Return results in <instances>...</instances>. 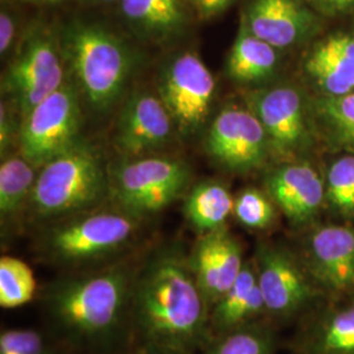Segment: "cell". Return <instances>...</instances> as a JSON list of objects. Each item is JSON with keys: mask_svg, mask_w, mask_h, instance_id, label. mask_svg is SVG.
<instances>
[{"mask_svg": "<svg viewBox=\"0 0 354 354\" xmlns=\"http://www.w3.org/2000/svg\"><path fill=\"white\" fill-rule=\"evenodd\" d=\"M277 64L279 54L276 48L256 37L245 23H241L228 54V76L241 84L261 83L274 75Z\"/></svg>", "mask_w": 354, "mask_h": 354, "instance_id": "obj_21", "label": "cell"}, {"mask_svg": "<svg viewBox=\"0 0 354 354\" xmlns=\"http://www.w3.org/2000/svg\"><path fill=\"white\" fill-rule=\"evenodd\" d=\"M64 66L79 93L96 111L112 106L127 87L134 55L108 29L74 21L59 38Z\"/></svg>", "mask_w": 354, "mask_h": 354, "instance_id": "obj_3", "label": "cell"}, {"mask_svg": "<svg viewBox=\"0 0 354 354\" xmlns=\"http://www.w3.org/2000/svg\"><path fill=\"white\" fill-rule=\"evenodd\" d=\"M64 68L59 41L36 28L26 35L8 64L1 79L3 93L23 118L64 86Z\"/></svg>", "mask_w": 354, "mask_h": 354, "instance_id": "obj_7", "label": "cell"}, {"mask_svg": "<svg viewBox=\"0 0 354 354\" xmlns=\"http://www.w3.org/2000/svg\"><path fill=\"white\" fill-rule=\"evenodd\" d=\"M188 165L172 158H129L109 171V194L120 209L136 216L163 210L185 192Z\"/></svg>", "mask_w": 354, "mask_h": 354, "instance_id": "obj_6", "label": "cell"}, {"mask_svg": "<svg viewBox=\"0 0 354 354\" xmlns=\"http://www.w3.org/2000/svg\"><path fill=\"white\" fill-rule=\"evenodd\" d=\"M133 354H183L176 353V352H168V351H162V349H156V348H151V346H142V349L137 351L136 353Z\"/></svg>", "mask_w": 354, "mask_h": 354, "instance_id": "obj_35", "label": "cell"}, {"mask_svg": "<svg viewBox=\"0 0 354 354\" xmlns=\"http://www.w3.org/2000/svg\"><path fill=\"white\" fill-rule=\"evenodd\" d=\"M26 1L37 3V4H51V3H57V1H59V0H26Z\"/></svg>", "mask_w": 354, "mask_h": 354, "instance_id": "obj_37", "label": "cell"}, {"mask_svg": "<svg viewBox=\"0 0 354 354\" xmlns=\"http://www.w3.org/2000/svg\"><path fill=\"white\" fill-rule=\"evenodd\" d=\"M266 314V302L260 290L256 266L245 263L236 281L210 310V333L222 335L251 324Z\"/></svg>", "mask_w": 354, "mask_h": 354, "instance_id": "obj_19", "label": "cell"}, {"mask_svg": "<svg viewBox=\"0 0 354 354\" xmlns=\"http://www.w3.org/2000/svg\"><path fill=\"white\" fill-rule=\"evenodd\" d=\"M214 93V76L193 51L171 59L159 77L158 95L183 134H194L203 127Z\"/></svg>", "mask_w": 354, "mask_h": 354, "instance_id": "obj_9", "label": "cell"}, {"mask_svg": "<svg viewBox=\"0 0 354 354\" xmlns=\"http://www.w3.org/2000/svg\"><path fill=\"white\" fill-rule=\"evenodd\" d=\"M216 163L235 172H248L264 165L270 151L266 129L252 111L227 106L218 114L205 140Z\"/></svg>", "mask_w": 354, "mask_h": 354, "instance_id": "obj_10", "label": "cell"}, {"mask_svg": "<svg viewBox=\"0 0 354 354\" xmlns=\"http://www.w3.org/2000/svg\"><path fill=\"white\" fill-rule=\"evenodd\" d=\"M306 250V269L317 288L354 299V228H317L308 236Z\"/></svg>", "mask_w": 354, "mask_h": 354, "instance_id": "obj_13", "label": "cell"}, {"mask_svg": "<svg viewBox=\"0 0 354 354\" xmlns=\"http://www.w3.org/2000/svg\"><path fill=\"white\" fill-rule=\"evenodd\" d=\"M0 354H49V349L38 330L4 329L0 333Z\"/></svg>", "mask_w": 354, "mask_h": 354, "instance_id": "obj_30", "label": "cell"}, {"mask_svg": "<svg viewBox=\"0 0 354 354\" xmlns=\"http://www.w3.org/2000/svg\"><path fill=\"white\" fill-rule=\"evenodd\" d=\"M254 266L266 314L272 317H294L313 304L317 297V283L307 269L283 248L263 245L257 252Z\"/></svg>", "mask_w": 354, "mask_h": 354, "instance_id": "obj_12", "label": "cell"}, {"mask_svg": "<svg viewBox=\"0 0 354 354\" xmlns=\"http://www.w3.org/2000/svg\"><path fill=\"white\" fill-rule=\"evenodd\" d=\"M326 200L336 214L353 218L354 156H342L329 167Z\"/></svg>", "mask_w": 354, "mask_h": 354, "instance_id": "obj_28", "label": "cell"}, {"mask_svg": "<svg viewBox=\"0 0 354 354\" xmlns=\"http://www.w3.org/2000/svg\"><path fill=\"white\" fill-rule=\"evenodd\" d=\"M79 91L64 82L21 118L19 145L21 156L41 168L79 142L82 108Z\"/></svg>", "mask_w": 354, "mask_h": 354, "instance_id": "obj_8", "label": "cell"}, {"mask_svg": "<svg viewBox=\"0 0 354 354\" xmlns=\"http://www.w3.org/2000/svg\"><path fill=\"white\" fill-rule=\"evenodd\" d=\"M315 113L329 140L354 152V93L323 96L315 104Z\"/></svg>", "mask_w": 354, "mask_h": 354, "instance_id": "obj_25", "label": "cell"}, {"mask_svg": "<svg viewBox=\"0 0 354 354\" xmlns=\"http://www.w3.org/2000/svg\"><path fill=\"white\" fill-rule=\"evenodd\" d=\"M232 215L245 227L264 230L273 223L276 210L272 198L269 200L263 192L244 189L234 200Z\"/></svg>", "mask_w": 354, "mask_h": 354, "instance_id": "obj_29", "label": "cell"}, {"mask_svg": "<svg viewBox=\"0 0 354 354\" xmlns=\"http://www.w3.org/2000/svg\"><path fill=\"white\" fill-rule=\"evenodd\" d=\"M175 121L159 95L138 92L124 105L114 142L127 158L163 149L171 140Z\"/></svg>", "mask_w": 354, "mask_h": 354, "instance_id": "obj_14", "label": "cell"}, {"mask_svg": "<svg viewBox=\"0 0 354 354\" xmlns=\"http://www.w3.org/2000/svg\"><path fill=\"white\" fill-rule=\"evenodd\" d=\"M134 277L125 266H112L80 276L58 279L45 299L62 328L84 342L112 336L131 306Z\"/></svg>", "mask_w": 354, "mask_h": 354, "instance_id": "obj_2", "label": "cell"}, {"mask_svg": "<svg viewBox=\"0 0 354 354\" xmlns=\"http://www.w3.org/2000/svg\"><path fill=\"white\" fill-rule=\"evenodd\" d=\"M206 354H274L272 333L253 324L218 335Z\"/></svg>", "mask_w": 354, "mask_h": 354, "instance_id": "obj_27", "label": "cell"}, {"mask_svg": "<svg viewBox=\"0 0 354 354\" xmlns=\"http://www.w3.org/2000/svg\"><path fill=\"white\" fill-rule=\"evenodd\" d=\"M124 19L140 36L155 42L178 37L188 24L184 0H120Z\"/></svg>", "mask_w": 354, "mask_h": 354, "instance_id": "obj_20", "label": "cell"}, {"mask_svg": "<svg viewBox=\"0 0 354 354\" xmlns=\"http://www.w3.org/2000/svg\"><path fill=\"white\" fill-rule=\"evenodd\" d=\"M266 187L272 201L294 225L313 221L326 198V187L310 165H279L266 176Z\"/></svg>", "mask_w": 354, "mask_h": 354, "instance_id": "obj_17", "label": "cell"}, {"mask_svg": "<svg viewBox=\"0 0 354 354\" xmlns=\"http://www.w3.org/2000/svg\"><path fill=\"white\" fill-rule=\"evenodd\" d=\"M234 212V198L227 188L216 181H203L190 190L184 203V215L201 235L225 228Z\"/></svg>", "mask_w": 354, "mask_h": 354, "instance_id": "obj_23", "label": "cell"}, {"mask_svg": "<svg viewBox=\"0 0 354 354\" xmlns=\"http://www.w3.org/2000/svg\"><path fill=\"white\" fill-rule=\"evenodd\" d=\"M188 261L210 307L231 288L245 264L239 241L226 228L203 234Z\"/></svg>", "mask_w": 354, "mask_h": 354, "instance_id": "obj_15", "label": "cell"}, {"mask_svg": "<svg viewBox=\"0 0 354 354\" xmlns=\"http://www.w3.org/2000/svg\"><path fill=\"white\" fill-rule=\"evenodd\" d=\"M306 354H354V299L317 317L304 340Z\"/></svg>", "mask_w": 354, "mask_h": 354, "instance_id": "obj_22", "label": "cell"}, {"mask_svg": "<svg viewBox=\"0 0 354 354\" xmlns=\"http://www.w3.org/2000/svg\"><path fill=\"white\" fill-rule=\"evenodd\" d=\"M317 6L327 13H342L351 10L354 0H315Z\"/></svg>", "mask_w": 354, "mask_h": 354, "instance_id": "obj_34", "label": "cell"}, {"mask_svg": "<svg viewBox=\"0 0 354 354\" xmlns=\"http://www.w3.org/2000/svg\"><path fill=\"white\" fill-rule=\"evenodd\" d=\"M84 3H88V4H105V3H112L115 0H82Z\"/></svg>", "mask_w": 354, "mask_h": 354, "instance_id": "obj_36", "label": "cell"}, {"mask_svg": "<svg viewBox=\"0 0 354 354\" xmlns=\"http://www.w3.org/2000/svg\"><path fill=\"white\" fill-rule=\"evenodd\" d=\"M210 304L176 253L156 256L134 277L131 306L145 346L193 354L209 342Z\"/></svg>", "mask_w": 354, "mask_h": 354, "instance_id": "obj_1", "label": "cell"}, {"mask_svg": "<svg viewBox=\"0 0 354 354\" xmlns=\"http://www.w3.org/2000/svg\"><path fill=\"white\" fill-rule=\"evenodd\" d=\"M304 70L326 96H342L354 89V37L335 35L319 42Z\"/></svg>", "mask_w": 354, "mask_h": 354, "instance_id": "obj_18", "label": "cell"}, {"mask_svg": "<svg viewBox=\"0 0 354 354\" xmlns=\"http://www.w3.org/2000/svg\"><path fill=\"white\" fill-rule=\"evenodd\" d=\"M36 168L24 156H11L0 165V215L1 222L15 219L24 209L36 184Z\"/></svg>", "mask_w": 354, "mask_h": 354, "instance_id": "obj_24", "label": "cell"}, {"mask_svg": "<svg viewBox=\"0 0 354 354\" xmlns=\"http://www.w3.org/2000/svg\"><path fill=\"white\" fill-rule=\"evenodd\" d=\"M245 26L276 49L290 48L308 37L317 19L299 0H252Z\"/></svg>", "mask_w": 354, "mask_h": 354, "instance_id": "obj_16", "label": "cell"}, {"mask_svg": "<svg viewBox=\"0 0 354 354\" xmlns=\"http://www.w3.org/2000/svg\"><path fill=\"white\" fill-rule=\"evenodd\" d=\"M37 291L32 268L21 259L3 256L0 259V306L16 308L29 304Z\"/></svg>", "mask_w": 354, "mask_h": 354, "instance_id": "obj_26", "label": "cell"}, {"mask_svg": "<svg viewBox=\"0 0 354 354\" xmlns=\"http://www.w3.org/2000/svg\"><path fill=\"white\" fill-rule=\"evenodd\" d=\"M15 38V21L8 12L0 13V53L4 55L11 49Z\"/></svg>", "mask_w": 354, "mask_h": 354, "instance_id": "obj_33", "label": "cell"}, {"mask_svg": "<svg viewBox=\"0 0 354 354\" xmlns=\"http://www.w3.org/2000/svg\"><path fill=\"white\" fill-rule=\"evenodd\" d=\"M13 127L12 117L8 109V105L1 102V111H0V146L1 152L7 151L10 145L12 143Z\"/></svg>", "mask_w": 354, "mask_h": 354, "instance_id": "obj_32", "label": "cell"}, {"mask_svg": "<svg viewBox=\"0 0 354 354\" xmlns=\"http://www.w3.org/2000/svg\"><path fill=\"white\" fill-rule=\"evenodd\" d=\"M140 218L125 210H87L54 225L44 238V252L62 266H83L121 251L134 238Z\"/></svg>", "mask_w": 354, "mask_h": 354, "instance_id": "obj_5", "label": "cell"}, {"mask_svg": "<svg viewBox=\"0 0 354 354\" xmlns=\"http://www.w3.org/2000/svg\"><path fill=\"white\" fill-rule=\"evenodd\" d=\"M108 193L102 153L79 140L39 168L29 205L42 219L66 218L91 210Z\"/></svg>", "mask_w": 354, "mask_h": 354, "instance_id": "obj_4", "label": "cell"}, {"mask_svg": "<svg viewBox=\"0 0 354 354\" xmlns=\"http://www.w3.org/2000/svg\"><path fill=\"white\" fill-rule=\"evenodd\" d=\"M247 102L250 111L266 129L270 151L282 158H292L311 145V125L299 89L277 86L253 92Z\"/></svg>", "mask_w": 354, "mask_h": 354, "instance_id": "obj_11", "label": "cell"}, {"mask_svg": "<svg viewBox=\"0 0 354 354\" xmlns=\"http://www.w3.org/2000/svg\"><path fill=\"white\" fill-rule=\"evenodd\" d=\"M201 19H210L223 12L234 0H192Z\"/></svg>", "mask_w": 354, "mask_h": 354, "instance_id": "obj_31", "label": "cell"}]
</instances>
